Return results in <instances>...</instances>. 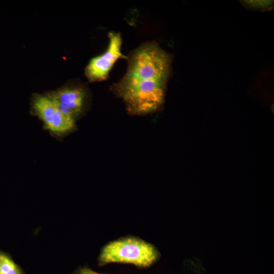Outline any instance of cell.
<instances>
[{"label": "cell", "mask_w": 274, "mask_h": 274, "mask_svg": "<svg viewBox=\"0 0 274 274\" xmlns=\"http://www.w3.org/2000/svg\"><path fill=\"white\" fill-rule=\"evenodd\" d=\"M0 274H22L14 261L6 254L0 253Z\"/></svg>", "instance_id": "5b68a950"}, {"label": "cell", "mask_w": 274, "mask_h": 274, "mask_svg": "<svg viewBox=\"0 0 274 274\" xmlns=\"http://www.w3.org/2000/svg\"><path fill=\"white\" fill-rule=\"evenodd\" d=\"M33 105L46 127L52 132L63 134L75 128V119L63 113L47 96L36 95Z\"/></svg>", "instance_id": "3957f363"}, {"label": "cell", "mask_w": 274, "mask_h": 274, "mask_svg": "<svg viewBox=\"0 0 274 274\" xmlns=\"http://www.w3.org/2000/svg\"><path fill=\"white\" fill-rule=\"evenodd\" d=\"M160 253L153 245L135 237L116 239L102 249L98 257L100 265L110 263L132 264L147 267L159 258Z\"/></svg>", "instance_id": "6da1fadb"}, {"label": "cell", "mask_w": 274, "mask_h": 274, "mask_svg": "<svg viewBox=\"0 0 274 274\" xmlns=\"http://www.w3.org/2000/svg\"><path fill=\"white\" fill-rule=\"evenodd\" d=\"M85 96L84 91L80 88H64L47 96L63 113L75 119L82 111Z\"/></svg>", "instance_id": "277c9868"}, {"label": "cell", "mask_w": 274, "mask_h": 274, "mask_svg": "<svg viewBox=\"0 0 274 274\" xmlns=\"http://www.w3.org/2000/svg\"><path fill=\"white\" fill-rule=\"evenodd\" d=\"M80 274H100V273H98L97 272H96L88 268H84L81 270Z\"/></svg>", "instance_id": "8992f818"}, {"label": "cell", "mask_w": 274, "mask_h": 274, "mask_svg": "<svg viewBox=\"0 0 274 274\" xmlns=\"http://www.w3.org/2000/svg\"><path fill=\"white\" fill-rule=\"evenodd\" d=\"M109 44L106 52L91 60L85 68V75L91 81L106 80L115 62L125 56L121 52L122 39L119 33H109Z\"/></svg>", "instance_id": "7a4b0ae2"}]
</instances>
